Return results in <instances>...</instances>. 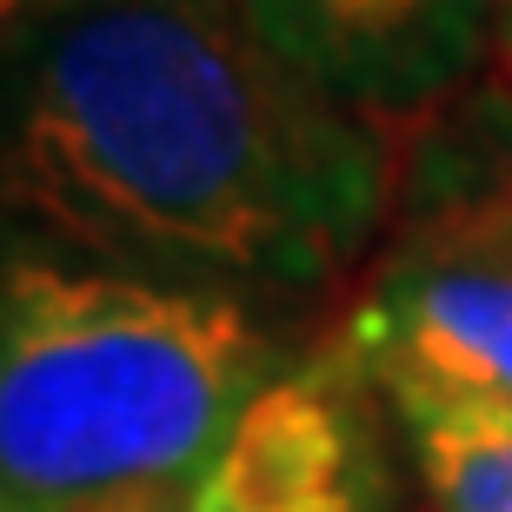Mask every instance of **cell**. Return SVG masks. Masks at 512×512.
<instances>
[{
    "label": "cell",
    "instance_id": "2",
    "mask_svg": "<svg viewBox=\"0 0 512 512\" xmlns=\"http://www.w3.org/2000/svg\"><path fill=\"white\" fill-rule=\"evenodd\" d=\"M286 366L253 293L7 227L0 512H167Z\"/></svg>",
    "mask_w": 512,
    "mask_h": 512
},
{
    "label": "cell",
    "instance_id": "5",
    "mask_svg": "<svg viewBox=\"0 0 512 512\" xmlns=\"http://www.w3.org/2000/svg\"><path fill=\"white\" fill-rule=\"evenodd\" d=\"M373 127H433L493 67V0H247Z\"/></svg>",
    "mask_w": 512,
    "mask_h": 512
},
{
    "label": "cell",
    "instance_id": "7",
    "mask_svg": "<svg viewBox=\"0 0 512 512\" xmlns=\"http://www.w3.org/2000/svg\"><path fill=\"white\" fill-rule=\"evenodd\" d=\"M380 406L406 439L426 512H512V413L426 393H380Z\"/></svg>",
    "mask_w": 512,
    "mask_h": 512
},
{
    "label": "cell",
    "instance_id": "1",
    "mask_svg": "<svg viewBox=\"0 0 512 512\" xmlns=\"http://www.w3.org/2000/svg\"><path fill=\"white\" fill-rule=\"evenodd\" d=\"M7 213L67 253L320 293L399 207V147L247 0H14Z\"/></svg>",
    "mask_w": 512,
    "mask_h": 512
},
{
    "label": "cell",
    "instance_id": "4",
    "mask_svg": "<svg viewBox=\"0 0 512 512\" xmlns=\"http://www.w3.org/2000/svg\"><path fill=\"white\" fill-rule=\"evenodd\" d=\"M380 393L340 346L300 353L167 512H393Z\"/></svg>",
    "mask_w": 512,
    "mask_h": 512
},
{
    "label": "cell",
    "instance_id": "3",
    "mask_svg": "<svg viewBox=\"0 0 512 512\" xmlns=\"http://www.w3.org/2000/svg\"><path fill=\"white\" fill-rule=\"evenodd\" d=\"M333 346L373 393L512 413V247L459 220L399 213Z\"/></svg>",
    "mask_w": 512,
    "mask_h": 512
},
{
    "label": "cell",
    "instance_id": "6",
    "mask_svg": "<svg viewBox=\"0 0 512 512\" xmlns=\"http://www.w3.org/2000/svg\"><path fill=\"white\" fill-rule=\"evenodd\" d=\"M393 213L459 220L512 247V87L479 80L433 127L413 133Z\"/></svg>",
    "mask_w": 512,
    "mask_h": 512
},
{
    "label": "cell",
    "instance_id": "8",
    "mask_svg": "<svg viewBox=\"0 0 512 512\" xmlns=\"http://www.w3.org/2000/svg\"><path fill=\"white\" fill-rule=\"evenodd\" d=\"M486 80L512 87V0H493V67H486Z\"/></svg>",
    "mask_w": 512,
    "mask_h": 512
},
{
    "label": "cell",
    "instance_id": "9",
    "mask_svg": "<svg viewBox=\"0 0 512 512\" xmlns=\"http://www.w3.org/2000/svg\"><path fill=\"white\" fill-rule=\"evenodd\" d=\"M7 7H14V0H7Z\"/></svg>",
    "mask_w": 512,
    "mask_h": 512
}]
</instances>
